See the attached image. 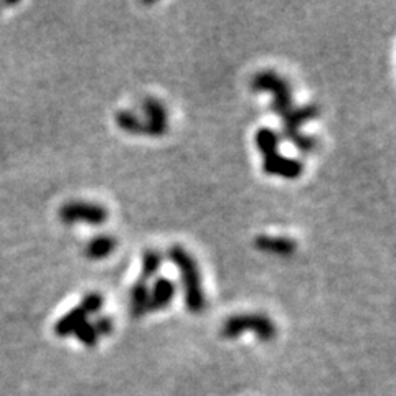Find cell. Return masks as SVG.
Wrapping results in <instances>:
<instances>
[{
	"label": "cell",
	"mask_w": 396,
	"mask_h": 396,
	"mask_svg": "<svg viewBox=\"0 0 396 396\" xmlns=\"http://www.w3.org/2000/svg\"><path fill=\"white\" fill-rule=\"evenodd\" d=\"M149 297H150V287L148 282L138 281L129 291V314L134 319H140L145 314H149Z\"/></svg>",
	"instance_id": "obj_10"
},
{
	"label": "cell",
	"mask_w": 396,
	"mask_h": 396,
	"mask_svg": "<svg viewBox=\"0 0 396 396\" xmlns=\"http://www.w3.org/2000/svg\"><path fill=\"white\" fill-rule=\"evenodd\" d=\"M83 309L86 311V314H96V312L101 311L102 307V296L97 294V292H91V294H86L83 297L81 304Z\"/></svg>",
	"instance_id": "obj_16"
},
{
	"label": "cell",
	"mask_w": 396,
	"mask_h": 396,
	"mask_svg": "<svg viewBox=\"0 0 396 396\" xmlns=\"http://www.w3.org/2000/svg\"><path fill=\"white\" fill-rule=\"evenodd\" d=\"M175 284L167 277H159L150 287V297H149V311H162L167 307L175 297Z\"/></svg>",
	"instance_id": "obj_9"
},
{
	"label": "cell",
	"mask_w": 396,
	"mask_h": 396,
	"mask_svg": "<svg viewBox=\"0 0 396 396\" xmlns=\"http://www.w3.org/2000/svg\"><path fill=\"white\" fill-rule=\"evenodd\" d=\"M92 327H95V330H96V334L97 335H111V332L112 329H114V325H112V320L109 319V317H100L95 324H92Z\"/></svg>",
	"instance_id": "obj_17"
},
{
	"label": "cell",
	"mask_w": 396,
	"mask_h": 396,
	"mask_svg": "<svg viewBox=\"0 0 396 396\" xmlns=\"http://www.w3.org/2000/svg\"><path fill=\"white\" fill-rule=\"evenodd\" d=\"M256 148L263 155L264 174L286 180H296L302 175V164L296 159L280 154V136L271 127H261L254 136Z\"/></svg>",
	"instance_id": "obj_2"
},
{
	"label": "cell",
	"mask_w": 396,
	"mask_h": 396,
	"mask_svg": "<svg viewBox=\"0 0 396 396\" xmlns=\"http://www.w3.org/2000/svg\"><path fill=\"white\" fill-rule=\"evenodd\" d=\"M160 266H162V256L154 249H148L143 254V268H140V277L139 281L148 282L149 280L157 275Z\"/></svg>",
	"instance_id": "obj_14"
},
{
	"label": "cell",
	"mask_w": 396,
	"mask_h": 396,
	"mask_svg": "<svg viewBox=\"0 0 396 396\" xmlns=\"http://www.w3.org/2000/svg\"><path fill=\"white\" fill-rule=\"evenodd\" d=\"M116 249V239L109 236V234H100V236L92 238L90 243L86 244L85 254L88 259L92 261H101V259L109 258Z\"/></svg>",
	"instance_id": "obj_11"
},
{
	"label": "cell",
	"mask_w": 396,
	"mask_h": 396,
	"mask_svg": "<svg viewBox=\"0 0 396 396\" xmlns=\"http://www.w3.org/2000/svg\"><path fill=\"white\" fill-rule=\"evenodd\" d=\"M144 114L148 119L144 121V136L149 138H160L169 129V116L162 102L154 97H148L143 102Z\"/></svg>",
	"instance_id": "obj_7"
},
{
	"label": "cell",
	"mask_w": 396,
	"mask_h": 396,
	"mask_svg": "<svg viewBox=\"0 0 396 396\" xmlns=\"http://www.w3.org/2000/svg\"><path fill=\"white\" fill-rule=\"evenodd\" d=\"M88 319V314L86 311L83 309L81 306L75 307V309H71L68 314H65L61 317L60 320L55 324V334L58 337H70V335H75V332L78 330V327H80L83 322H86Z\"/></svg>",
	"instance_id": "obj_12"
},
{
	"label": "cell",
	"mask_w": 396,
	"mask_h": 396,
	"mask_svg": "<svg viewBox=\"0 0 396 396\" xmlns=\"http://www.w3.org/2000/svg\"><path fill=\"white\" fill-rule=\"evenodd\" d=\"M251 88L256 92H270L272 96L271 111L275 114L284 117L294 107L292 101V90L284 78L275 71H261L253 78Z\"/></svg>",
	"instance_id": "obj_4"
},
{
	"label": "cell",
	"mask_w": 396,
	"mask_h": 396,
	"mask_svg": "<svg viewBox=\"0 0 396 396\" xmlns=\"http://www.w3.org/2000/svg\"><path fill=\"white\" fill-rule=\"evenodd\" d=\"M169 259L177 268L180 281L184 286V299L185 307L192 314H202L207 307V297H205L202 276H200L198 264L187 249L175 244L169 249Z\"/></svg>",
	"instance_id": "obj_1"
},
{
	"label": "cell",
	"mask_w": 396,
	"mask_h": 396,
	"mask_svg": "<svg viewBox=\"0 0 396 396\" xmlns=\"http://www.w3.org/2000/svg\"><path fill=\"white\" fill-rule=\"evenodd\" d=\"M254 246H256L259 251L275 254V256H291L297 249L294 239L287 236H268V234H259V236L254 239Z\"/></svg>",
	"instance_id": "obj_8"
},
{
	"label": "cell",
	"mask_w": 396,
	"mask_h": 396,
	"mask_svg": "<svg viewBox=\"0 0 396 396\" xmlns=\"http://www.w3.org/2000/svg\"><path fill=\"white\" fill-rule=\"evenodd\" d=\"M75 337L78 340L81 342L83 345L85 347H96L97 344V340H100V335L96 334V330H95V327H92V324H90V322H83V324L78 327V330L75 332Z\"/></svg>",
	"instance_id": "obj_15"
},
{
	"label": "cell",
	"mask_w": 396,
	"mask_h": 396,
	"mask_svg": "<svg viewBox=\"0 0 396 396\" xmlns=\"http://www.w3.org/2000/svg\"><path fill=\"white\" fill-rule=\"evenodd\" d=\"M319 107L316 104H307L301 107H292L291 112H287V114L282 117V122H284V136L296 145L297 150H301V152H311L316 145L314 139L302 134L301 127L304 126L306 122L319 117Z\"/></svg>",
	"instance_id": "obj_5"
},
{
	"label": "cell",
	"mask_w": 396,
	"mask_h": 396,
	"mask_svg": "<svg viewBox=\"0 0 396 396\" xmlns=\"http://www.w3.org/2000/svg\"><path fill=\"white\" fill-rule=\"evenodd\" d=\"M109 217L107 210L97 203L70 202L60 208V220L65 224L88 223L91 227H100Z\"/></svg>",
	"instance_id": "obj_6"
},
{
	"label": "cell",
	"mask_w": 396,
	"mask_h": 396,
	"mask_svg": "<svg viewBox=\"0 0 396 396\" xmlns=\"http://www.w3.org/2000/svg\"><path fill=\"white\" fill-rule=\"evenodd\" d=\"M246 332L256 335L258 340L271 342L276 337V325L264 314H236L223 322L220 334L223 339L233 340Z\"/></svg>",
	"instance_id": "obj_3"
},
{
	"label": "cell",
	"mask_w": 396,
	"mask_h": 396,
	"mask_svg": "<svg viewBox=\"0 0 396 396\" xmlns=\"http://www.w3.org/2000/svg\"><path fill=\"white\" fill-rule=\"evenodd\" d=\"M116 124L127 134L140 136L144 134V121L131 111L116 112Z\"/></svg>",
	"instance_id": "obj_13"
}]
</instances>
